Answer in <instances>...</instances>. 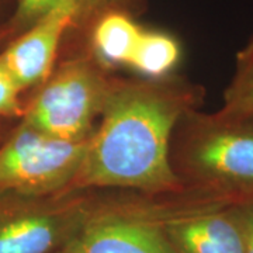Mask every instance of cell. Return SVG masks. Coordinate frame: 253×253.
Segmentation results:
<instances>
[{
  "label": "cell",
  "instance_id": "1",
  "mask_svg": "<svg viewBox=\"0 0 253 253\" xmlns=\"http://www.w3.org/2000/svg\"><path fill=\"white\" fill-rule=\"evenodd\" d=\"M191 100L186 91L151 83L113 84L69 190L166 191L179 186L170 138Z\"/></svg>",
  "mask_w": 253,
  "mask_h": 253
},
{
  "label": "cell",
  "instance_id": "2",
  "mask_svg": "<svg viewBox=\"0 0 253 253\" xmlns=\"http://www.w3.org/2000/svg\"><path fill=\"white\" fill-rule=\"evenodd\" d=\"M180 166L208 206L253 201V123L193 116L180 144Z\"/></svg>",
  "mask_w": 253,
  "mask_h": 253
},
{
  "label": "cell",
  "instance_id": "3",
  "mask_svg": "<svg viewBox=\"0 0 253 253\" xmlns=\"http://www.w3.org/2000/svg\"><path fill=\"white\" fill-rule=\"evenodd\" d=\"M111 83L87 58L65 62L42 83L24 114L28 126L48 135L72 141H87L100 120Z\"/></svg>",
  "mask_w": 253,
  "mask_h": 253
},
{
  "label": "cell",
  "instance_id": "4",
  "mask_svg": "<svg viewBox=\"0 0 253 253\" xmlns=\"http://www.w3.org/2000/svg\"><path fill=\"white\" fill-rule=\"evenodd\" d=\"M87 142L59 139L23 123L0 146V194H62L81 169Z\"/></svg>",
  "mask_w": 253,
  "mask_h": 253
},
{
  "label": "cell",
  "instance_id": "5",
  "mask_svg": "<svg viewBox=\"0 0 253 253\" xmlns=\"http://www.w3.org/2000/svg\"><path fill=\"white\" fill-rule=\"evenodd\" d=\"M93 212L79 197L0 194V253H58Z\"/></svg>",
  "mask_w": 253,
  "mask_h": 253
},
{
  "label": "cell",
  "instance_id": "6",
  "mask_svg": "<svg viewBox=\"0 0 253 253\" xmlns=\"http://www.w3.org/2000/svg\"><path fill=\"white\" fill-rule=\"evenodd\" d=\"M84 10L86 6L79 0H65L28 26L27 31L0 55V61L21 90L42 84L49 78L63 34Z\"/></svg>",
  "mask_w": 253,
  "mask_h": 253
},
{
  "label": "cell",
  "instance_id": "7",
  "mask_svg": "<svg viewBox=\"0 0 253 253\" xmlns=\"http://www.w3.org/2000/svg\"><path fill=\"white\" fill-rule=\"evenodd\" d=\"M62 253H176L161 218L132 212H93Z\"/></svg>",
  "mask_w": 253,
  "mask_h": 253
},
{
  "label": "cell",
  "instance_id": "8",
  "mask_svg": "<svg viewBox=\"0 0 253 253\" xmlns=\"http://www.w3.org/2000/svg\"><path fill=\"white\" fill-rule=\"evenodd\" d=\"M161 221L176 253H245L235 206L196 204Z\"/></svg>",
  "mask_w": 253,
  "mask_h": 253
},
{
  "label": "cell",
  "instance_id": "9",
  "mask_svg": "<svg viewBox=\"0 0 253 253\" xmlns=\"http://www.w3.org/2000/svg\"><path fill=\"white\" fill-rule=\"evenodd\" d=\"M142 30L131 17L120 11H110L96 23L93 30V46L106 63L128 65Z\"/></svg>",
  "mask_w": 253,
  "mask_h": 253
},
{
  "label": "cell",
  "instance_id": "10",
  "mask_svg": "<svg viewBox=\"0 0 253 253\" xmlns=\"http://www.w3.org/2000/svg\"><path fill=\"white\" fill-rule=\"evenodd\" d=\"M217 114L229 120L253 123V36L236 56L235 73Z\"/></svg>",
  "mask_w": 253,
  "mask_h": 253
},
{
  "label": "cell",
  "instance_id": "11",
  "mask_svg": "<svg viewBox=\"0 0 253 253\" xmlns=\"http://www.w3.org/2000/svg\"><path fill=\"white\" fill-rule=\"evenodd\" d=\"M180 58V46L172 37L156 31H142L129 66L149 78L169 73Z\"/></svg>",
  "mask_w": 253,
  "mask_h": 253
},
{
  "label": "cell",
  "instance_id": "12",
  "mask_svg": "<svg viewBox=\"0 0 253 253\" xmlns=\"http://www.w3.org/2000/svg\"><path fill=\"white\" fill-rule=\"evenodd\" d=\"M62 1L65 0H20L14 21L18 26H31L36 20L44 16ZM79 1L86 6V9L94 3V0H79Z\"/></svg>",
  "mask_w": 253,
  "mask_h": 253
},
{
  "label": "cell",
  "instance_id": "13",
  "mask_svg": "<svg viewBox=\"0 0 253 253\" xmlns=\"http://www.w3.org/2000/svg\"><path fill=\"white\" fill-rule=\"evenodd\" d=\"M20 93L21 89L0 61V116H16L21 111Z\"/></svg>",
  "mask_w": 253,
  "mask_h": 253
},
{
  "label": "cell",
  "instance_id": "14",
  "mask_svg": "<svg viewBox=\"0 0 253 253\" xmlns=\"http://www.w3.org/2000/svg\"><path fill=\"white\" fill-rule=\"evenodd\" d=\"M235 211L244 234L245 253H253V201L235 206Z\"/></svg>",
  "mask_w": 253,
  "mask_h": 253
},
{
  "label": "cell",
  "instance_id": "15",
  "mask_svg": "<svg viewBox=\"0 0 253 253\" xmlns=\"http://www.w3.org/2000/svg\"><path fill=\"white\" fill-rule=\"evenodd\" d=\"M106 3H109V4H118L120 1H123V0H104Z\"/></svg>",
  "mask_w": 253,
  "mask_h": 253
},
{
  "label": "cell",
  "instance_id": "16",
  "mask_svg": "<svg viewBox=\"0 0 253 253\" xmlns=\"http://www.w3.org/2000/svg\"><path fill=\"white\" fill-rule=\"evenodd\" d=\"M58 253H62V251H59V252H58Z\"/></svg>",
  "mask_w": 253,
  "mask_h": 253
}]
</instances>
